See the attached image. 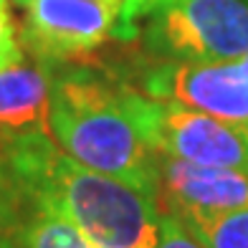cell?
<instances>
[{
	"label": "cell",
	"instance_id": "6da1fadb",
	"mask_svg": "<svg viewBox=\"0 0 248 248\" xmlns=\"http://www.w3.org/2000/svg\"><path fill=\"white\" fill-rule=\"evenodd\" d=\"M51 71V137L89 170L104 172L157 198V155L127 109V84L94 69V61L46 66Z\"/></svg>",
	"mask_w": 248,
	"mask_h": 248
},
{
	"label": "cell",
	"instance_id": "7a4b0ae2",
	"mask_svg": "<svg viewBox=\"0 0 248 248\" xmlns=\"http://www.w3.org/2000/svg\"><path fill=\"white\" fill-rule=\"evenodd\" d=\"M46 193L94 248H155L157 198L104 172L89 170L56 147L46 165Z\"/></svg>",
	"mask_w": 248,
	"mask_h": 248
},
{
	"label": "cell",
	"instance_id": "3957f363",
	"mask_svg": "<svg viewBox=\"0 0 248 248\" xmlns=\"http://www.w3.org/2000/svg\"><path fill=\"white\" fill-rule=\"evenodd\" d=\"M152 61L210 63L248 53V0H165L144 18Z\"/></svg>",
	"mask_w": 248,
	"mask_h": 248
},
{
	"label": "cell",
	"instance_id": "277c9868",
	"mask_svg": "<svg viewBox=\"0 0 248 248\" xmlns=\"http://www.w3.org/2000/svg\"><path fill=\"white\" fill-rule=\"evenodd\" d=\"M127 109L144 142L165 157L248 172V132L205 111L152 99L127 84Z\"/></svg>",
	"mask_w": 248,
	"mask_h": 248
},
{
	"label": "cell",
	"instance_id": "5b68a950",
	"mask_svg": "<svg viewBox=\"0 0 248 248\" xmlns=\"http://www.w3.org/2000/svg\"><path fill=\"white\" fill-rule=\"evenodd\" d=\"M20 46L43 66L86 61L117 33L119 8L109 0H31Z\"/></svg>",
	"mask_w": 248,
	"mask_h": 248
},
{
	"label": "cell",
	"instance_id": "8992f818",
	"mask_svg": "<svg viewBox=\"0 0 248 248\" xmlns=\"http://www.w3.org/2000/svg\"><path fill=\"white\" fill-rule=\"evenodd\" d=\"M137 92L175 101L233 124H248V53L231 61H150Z\"/></svg>",
	"mask_w": 248,
	"mask_h": 248
},
{
	"label": "cell",
	"instance_id": "52a82bcc",
	"mask_svg": "<svg viewBox=\"0 0 248 248\" xmlns=\"http://www.w3.org/2000/svg\"><path fill=\"white\" fill-rule=\"evenodd\" d=\"M157 205L180 220L210 218L248 205V172L160 155Z\"/></svg>",
	"mask_w": 248,
	"mask_h": 248
},
{
	"label": "cell",
	"instance_id": "ba28073f",
	"mask_svg": "<svg viewBox=\"0 0 248 248\" xmlns=\"http://www.w3.org/2000/svg\"><path fill=\"white\" fill-rule=\"evenodd\" d=\"M51 71L26 59L0 69V129L10 134H51Z\"/></svg>",
	"mask_w": 248,
	"mask_h": 248
},
{
	"label": "cell",
	"instance_id": "9c48e42d",
	"mask_svg": "<svg viewBox=\"0 0 248 248\" xmlns=\"http://www.w3.org/2000/svg\"><path fill=\"white\" fill-rule=\"evenodd\" d=\"M205 248H248V205L210 218L183 220Z\"/></svg>",
	"mask_w": 248,
	"mask_h": 248
},
{
	"label": "cell",
	"instance_id": "30bf717a",
	"mask_svg": "<svg viewBox=\"0 0 248 248\" xmlns=\"http://www.w3.org/2000/svg\"><path fill=\"white\" fill-rule=\"evenodd\" d=\"M160 3H165V0H122V10H119L114 38L134 41V38H137V33H140V23Z\"/></svg>",
	"mask_w": 248,
	"mask_h": 248
},
{
	"label": "cell",
	"instance_id": "8fae6325",
	"mask_svg": "<svg viewBox=\"0 0 248 248\" xmlns=\"http://www.w3.org/2000/svg\"><path fill=\"white\" fill-rule=\"evenodd\" d=\"M155 248H205V246L195 238V233L190 231L177 216L162 210V216H160V235H157V246Z\"/></svg>",
	"mask_w": 248,
	"mask_h": 248
},
{
	"label": "cell",
	"instance_id": "7c38bea8",
	"mask_svg": "<svg viewBox=\"0 0 248 248\" xmlns=\"http://www.w3.org/2000/svg\"><path fill=\"white\" fill-rule=\"evenodd\" d=\"M26 59V51L20 46V36L16 31V23L10 18L8 0H0V69L13 66Z\"/></svg>",
	"mask_w": 248,
	"mask_h": 248
},
{
	"label": "cell",
	"instance_id": "4fadbf2b",
	"mask_svg": "<svg viewBox=\"0 0 248 248\" xmlns=\"http://www.w3.org/2000/svg\"><path fill=\"white\" fill-rule=\"evenodd\" d=\"M13 3H16V5H20V8H26V5L31 3V0H13Z\"/></svg>",
	"mask_w": 248,
	"mask_h": 248
},
{
	"label": "cell",
	"instance_id": "5bb4252c",
	"mask_svg": "<svg viewBox=\"0 0 248 248\" xmlns=\"http://www.w3.org/2000/svg\"><path fill=\"white\" fill-rule=\"evenodd\" d=\"M109 3H111V5H117V8L122 10V0H109Z\"/></svg>",
	"mask_w": 248,
	"mask_h": 248
},
{
	"label": "cell",
	"instance_id": "9a60e30c",
	"mask_svg": "<svg viewBox=\"0 0 248 248\" xmlns=\"http://www.w3.org/2000/svg\"><path fill=\"white\" fill-rule=\"evenodd\" d=\"M246 132H248V124H246Z\"/></svg>",
	"mask_w": 248,
	"mask_h": 248
}]
</instances>
